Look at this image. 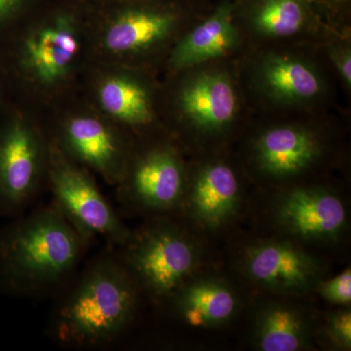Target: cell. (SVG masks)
Segmentation results:
<instances>
[{"label":"cell","instance_id":"obj_1","mask_svg":"<svg viewBox=\"0 0 351 351\" xmlns=\"http://www.w3.org/2000/svg\"><path fill=\"white\" fill-rule=\"evenodd\" d=\"M141 292L117 251L95 256L58 302L49 321V336L71 350L112 345L137 313Z\"/></svg>","mask_w":351,"mask_h":351},{"label":"cell","instance_id":"obj_2","mask_svg":"<svg viewBox=\"0 0 351 351\" xmlns=\"http://www.w3.org/2000/svg\"><path fill=\"white\" fill-rule=\"evenodd\" d=\"M88 245L54 202L0 228V293L34 298L73 276Z\"/></svg>","mask_w":351,"mask_h":351},{"label":"cell","instance_id":"obj_3","mask_svg":"<svg viewBox=\"0 0 351 351\" xmlns=\"http://www.w3.org/2000/svg\"><path fill=\"white\" fill-rule=\"evenodd\" d=\"M117 255L138 286L154 301L166 302L195 274L197 246L188 233L166 219L131 232Z\"/></svg>","mask_w":351,"mask_h":351},{"label":"cell","instance_id":"obj_4","mask_svg":"<svg viewBox=\"0 0 351 351\" xmlns=\"http://www.w3.org/2000/svg\"><path fill=\"white\" fill-rule=\"evenodd\" d=\"M47 180L53 202L88 246L98 237L113 247L125 243L131 230L86 171L57 145L50 147Z\"/></svg>","mask_w":351,"mask_h":351},{"label":"cell","instance_id":"obj_5","mask_svg":"<svg viewBox=\"0 0 351 351\" xmlns=\"http://www.w3.org/2000/svg\"><path fill=\"white\" fill-rule=\"evenodd\" d=\"M50 147L38 132L16 117L0 129V217L25 214L47 177Z\"/></svg>","mask_w":351,"mask_h":351},{"label":"cell","instance_id":"obj_6","mask_svg":"<svg viewBox=\"0 0 351 351\" xmlns=\"http://www.w3.org/2000/svg\"><path fill=\"white\" fill-rule=\"evenodd\" d=\"M119 201L125 208L165 213L181 206L186 179L179 158L168 147L138 157L119 182Z\"/></svg>","mask_w":351,"mask_h":351},{"label":"cell","instance_id":"obj_7","mask_svg":"<svg viewBox=\"0 0 351 351\" xmlns=\"http://www.w3.org/2000/svg\"><path fill=\"white\" fill-rule=\"evenodd\" d=\"M247 277L277 294L301 295L319 283L317 260L292 242L270 240L252 245L245 253Z\"/></svg>","mask_w":351,"mask_h":351},{"label":"cell","instance_id":"obj_8","mask_svg":"<svg viewBox=\"0 0 351 351\" xmlns=\"http://www.w3.org/2000/svg\"><path fill=\"white\" fill-rule=\"evenodd\" d=\"M277 223L285 232L306 241H328L338 237L346 225L341 198L321 189L298 188L279 198Z\"/></svg>","mask_w":351,"mask_h":351},{"label":"cell","instance_id":"obj_9","mask_svg":"<svg viewBox=\"0 0 351 351\" xmlns=\"http://www.w3.org/2000/svg\"><path fill=\"white\" fill-rule=\"evenodd\" d=\"M61 143L57 147L69 158L98 171L110 184L121 180L127 166L125 149L105 122L92 117H73L62 129Z\"/></svg>","mask_w":351,"mask_h":351},{"label":"cell","instance_id":"obj_10","mask_svg":"<svg viewBox=\"0 0 351 351\" xmlns=\"http://www.w3.org/2000/svg\"><path fill=\"white\" fill-rule=\"evenodd\" d=\"M80 51L75 25L66 17L38 27L27 36L23 64L39 82L50 84L63 78Z\"/></svg>","mask_w":351,"mask_h":351},{"label":"cell","instance_id":"obj_11","mask_svg":"<svg viewBox=\"0 0 351 351\" xmlns=\"http://www.w3.org/2000/svg\"><path fill=\"white\" fill-rule=\"evenodd\" d=\"M239 184L232 168L223 163L208 165L184 191L181 203L189 217L205 228H216L234 214Z\"/></svg>","mask_w":351,"mask_h":351},{"label":"cell","instance_id":"obj_12","mask_svg":"<svg viewBox=\"0 0 351 351\" xmlns=\"http://www.w3.org/2000/svg\"><path fill=\"white\" fill-rule=\"evenodd\" d=\"M182 322L191 327L214 328L232 319L239 298L230 286L216 278L189 279L169 301Z\"/></svg>","mask_w":351,"mask_h":351},{"label":"cell","instance_id":"obj_13","mask_svg":"<svg viewBox=\"0 0 351 351\" xmlns=\"http://www.w3.org/2000/svg\"><path fill=\"white\" fill-rule=\"evenodd\" d=\"M311 323L299 307L283 302H272L258 311L254 339L263 351H297L311 341Z\"/></svg>","mask_w":351,"mask_h":351},{"label":"cell","instance_id":"obj_14","mask_svg":"<svg viewBox=\"0 0 351 351\" xmlns=\"http://www.w3.org/2000/svg\"><path fill=\"white\" fill-rule=\"evenodd\" d=\"M184 114L196 125L218 129L232 121L237 110V98L226 76L211 73L193 80L182 92Z\"/></svg>","mask_w":351,"mask_h":351},{"label":"cell","instance_id":"obj_15","mask_svg":"<svg viewBox=\"0 0 351 351\" xmlns=\"http://www.w3.org/2000/svg\"><path fill=\"white\" fill-rule=\"evenodd\" d=\"M257 152L263 169L276 177H287L301 172L313 162L318 145L306 132L282 127L263 134Z\"/></svg>","mask_w":351,"mask_h":351},{"label":"cell","instance_id":"obj_16","mask_svg":"<svg viewBox=\"0 0 351 351\" xmlns=\"http://www.w3.org/2000/svg\"><path fill=\"white\" fill-rule=\"evenodd\" d=\"M237 41V32L228 7H221L213 16L196 27L176 48L172 63L188 68L226 54Z\"/></svg>","mask_w":351,"mask_h":351},{"label":"cell","instance_id":"obj_17","mask_svg":"<svg viewBox=\"0 0 351 351\" xmlns=\"http://www.w3.org/2000/svg\"><path fill=\"white\" fill-rule=\"evenodd\" d=\"M172 16L151 10L129 11L117 18L106 31V48L112 53H130L162 40L173 27Z\"/></svg>","mask_w":351,"mask_h":351},{"label":"cell","instance_id":"obj_18","mask_svg":"<svg viewBox=\"0 0 351 351\" xmlns=\"http://www.w3.org/2000/svg\"><path fill=\"white\" fill-rule=\"evenodd\" d=\"M99 101L110 117L123 123L144 126L152 122L151 104L147 92L129 78H108L99 89Z\"/></svg>","mask_w":351,"mask_h":351},{"label":"cell","instance_id":"obj_19","mask_svg":"<svg viewBox=\"0 0 351 351\" xmlns=\"http://www.w3.org/2000/svg\"><path fill=\"white\" fill-rule=\"evenodd\" d=\"M265 82L272 91L288 99H307L320 90L319 80L304 64L276 59L265 68Z\"/></svg>","mask_w":351,"mask_h":351},{"label":"cell","instance_id":"obj_20","mask_svg":"<svg viewBox=\"0 0 351 351\" xmlns=\"http://www.w3.org/2000/svg\"><path fill=\"white\" fill-rule=\"evenodd\" d=\"M304 20L299 0H267L256 15V25L267 36H288L301 29Z\"/></svg>","mask_w":351,"mask_h":351},{"label":"cell","instance_id":"obj_21","mask_svg":"<svg viewBox=\"0 0 351 351\" xmlns=\"http://www.w3.org/2000/svg\"><path fill=\"white\" fill-rule=\"evenodd\" d=\"M325 335L330 343L339 350L351 348V313L350 309L332 313L326 322Z\"/></svg>","mask_w":351,"mask_h":351},{"label":"cell","instance_id":"obj_22","mask_svg":"<svg viewBox=\"0 0 351 351\" xmlns=\"http://www.w3.org/2000/svg\"><path fill=\"white\" fill-rule=\"evenodd\" d=\"M318 292L323 299L335 304L348 306L351 301V271L346 269L341 274L317 284Z\"/></svg>","mask_w":351,"mask_h":351},{"label":"cell","instance_id":"obj_23","mask_svg":"<svg viewBox=\"0 0 351 351\" xmlns=\"http://www.w3.org/2000/svg\"><path fill=\"white\" fill-rule=\"evenodd\" d=\"M22 0H0V25L12 17Z\"/></svg>","mask_w":351,"mask_h":351},{"label":"cell","instance_id":"obj_24","mask_svg":"<svg viewBox=\"0 0 351 351\" xmlns=\"http://www.w3.org/2000/svg\"><path fill=\"white\" fill-rule=\"evenodd\" d=\"M339 71H341V75L345 78L346 82L350 83L351 82V58L350 54H346L345 56L341 58L338 62Z\"/></svg>","mask_w":351,"mask_h":351}]
</instances>
